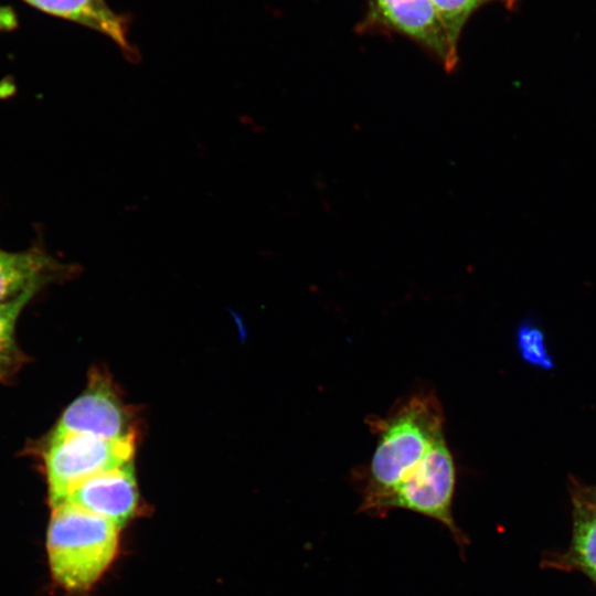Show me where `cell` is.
<instances>
[{
  "instance_id": "cell-1",
  "label": "cell",
  "mask_w": 596,
  "mask_h": 596,
  "mask_svg": "<svg viewBox=\"0 0 596 596\" xmlns=\"http://www.w3.org/2000/svg\"><path fill=\"white\" fill-rule=\"evenodd\" d=\"M444 413L434 393H416L385 417L368 419L376 435L360 512L381 515L385 499L444 436Z\"/></svg>"
},
{
  "instance_id": "cell-2",
  "label": "cell",
  "mask_w": 596,
  "mask_h": 596,
  "mask_svg": "<svg viewBox=\"0 0 596 596\" xmlns=\"http://www.w3.org/2000/svg\"><path fill=\"white\" fill-rule=\"evenodd\" d=\"M118 526L71 502L52 507L46 534L53 578L68 590H84L98 581L116 556Z\"/></svg>"
},
{
  "instance_id": "cell-3",
  "label": "cell",
  "mask_w": 596,
  "mask_h": 596,
  "mask_svg": "<svg viewBox=\"0 0 596 596\" xmlns=\"http://www.w3.org/2000/svg\"><path fill=\"white\" fill-rule=\"evenodd\" d=\"M135 446L136 441L50 432L32 450L42 461L51 507L64 502L86 479L132 462Z\"/></svg>"
},
{
  "instance_id": "cell-4",
  "label": "cell",
  "mask_w": 596,
  "mask_h": 596,
  "mask_svg": "<svg viewBox=\"0 0 596 596\" xmlns=\"http://www.w3.org/2000/svg\"><path fill=\"white\" fill-rule=\"evenodd\" d=\"M455 488V460L444 435L389 494L381 515L391 509H406L432 518L445 525L464 550L468 541L453 515Z\"/></svg>"
},
{
  "instance_id": "cell-5",
  "label": "cell",
  "mask_w": 596,
  "mask_h": 596,
  "mask_svg": "<svg viewBox=\"0 0 596 596\" xmlns=\"http://www.w3.org/2000/svg\"><path fill=\"white\" fill-rule=\"evenodd\" d=\"M354 31L401 35L427 52L447 73L458 65V49L451 44L432 0H366Z\"/></svg>"
},
{
  "instance_id": "cell-6",
  "label": "cell",
  "mask_w": 596,
  "mask_h": 596,
  "mask_svg": "<svg viewBox=\"0 0 596 596\" xmlns=\"http://www.w3.org/2000/svg\"><path fill=\"white\" fill-rule=\"evenodd\" d=\"M51 432L136 441L137 419L110 376L94 368L85 390L64 409Z\"/></svg>"
},
{
  "instance_id": "cell-7",
  "label": "cell",
  "mask_w": 596,
  "mask_h": 596,
  "mask_svg": "<svg viewBox=\"0 0 596 596\" xmlns=\"http://www.w3.org/2000/svg\"><path fill=\"white\" fill-rule=\"evenodd\" d=\"M65 501L105 518L118 528L124 525L135 514L139 502L132 462L86 479Z\"/></svg>"
},
{
  "instance_id": "cell-8",
  "label": "cell",
  "mask_w": 596,
  "mask_h": 596,
  "mask_svg": "<svg viewBox=\"0 0 596 596\" xmlns=\"http://www.w3.org/2000/svg\"><path fill=\"white\" fill-rule=\"evenodd\" d=\"M76 270L74 265L60 262L39 246L23 252L0 248V304L31 288L42 289L73 276Z\"/></svg>"
},
{
  "instance_id": "cell-9",
  "label": "cell",
  "mask_w": 596,
  "mask_h": 596,
  "mask_svg": "<svg viewBox=\"0 0 596 596\" xmlns=\"http://www.w3.org/2000/svg\"><path fill=\"white\" fill-rule=\"evenodd\" d=\"M49 14L91 28L113 40L129 61H137V50L128 40L129 19L113 11L105 0H24Z\"/></svg>"
},
{
  "instance_id": "cell-10",
  "label": "cell",
  "mask_w": 596,
  "mask_h": 596,
  "mask_svg": "<svg viewBox=\"0 0 596 596\" xmlns=\"http://www.w3.org/2000/svg\"><path fill=\"white\" fill-rule=\"evenodd\" d=\"M573 528L568 549L551 561L561 570L583 572L596 586V500L589 487L572 489Z\"/></svg>"
},
{
  "instance_id": "cell-11",
  "label": "cell",
  "mask_w": 596,
  "mask_h": 596,
  "mask_svg": "<svg viewBox=\"0 0 596 596\" xmlns=\"http://www.w3.org/2000/svg\"><path fill=\"white\" fill-rule=\"evenodd\" d=\"M41 289L31 288L19 297L0 304V383H12L22 368L30 362L15 338L20 313Z\"/></svg>"
},
{
  "instance_id": "cell-12",
  "label": "cell",
  "mask_w": 596,
  "mask_h": 596,
  "mask_svg": "<svg viewBox=\"0 0 596 596\" xmlns=\"http://www.w3.org/2000/svg\"><path fill=\"white\" fill-rule=\"evenodd\" d=\"M451 44L458 49L461 33L469 19L486 4L501 2L507 8L517 0H432Z\"/></svg>"
},
{
  "instance_id": "cell-13",
  "label": "cell",
  "mask_w": 596,
  "mask_h": 596,
  "mask_svg": "<svg viewBox=\"0 0 596 596\" xmlns=\"http://www.w3.org/2000/svg\"><path fill=\"white\" fill-rule=\"evenodd\" d=\"M517 339L519 351L528 363L542 369L553 368L544 334L535 324L523 323L518 329Z\"/></svg>"
},
{
  "instance_id": "cell-14",
  "label": "cell",
  "mask_w": 596,
  "mask_h": 596,
  "mask_svg": "<svg viewBox=\"0 0 596 596\" xmlns=\"http://www.w3.org/2000/svg\"><path fill=\"white\" fill-rule=\"evenodd\" d=\"M589 490H590L592 496L596 500V487H593V488L589 487Z\"/></svg>"
}]
</instances>
